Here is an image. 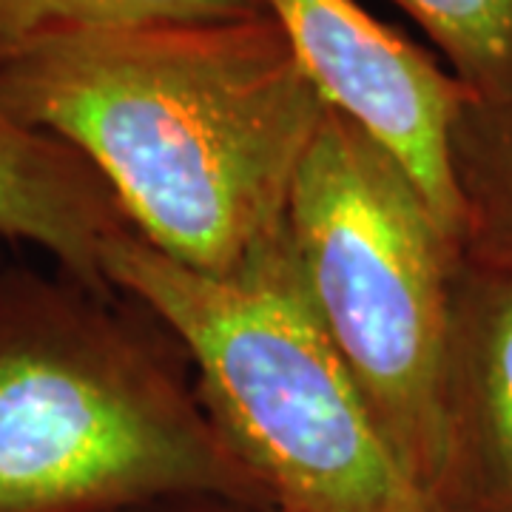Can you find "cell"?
Wrapping results in <instances>:
<instances>
[{"instance_id":"obj_1","label":"cell","mask_w":512,"mask_h":512,"mask_svg":"<svg viewBox=\"0 0 512 512\" xmlns=\"http://www.w3.org/2000/svg\"><path fill=\"white\" fill-rule=\"evenodd\" d=\"M0 100L97 168L134 234L211 276L285 237L330 109L268 12L40 37L0 57Z\"/></svg>"},{"instance_id":"obj_2","label":"cell","mask_w":512,"mask_h":512,"mask_svg":"<svg viewBox=\"0 0 512 512\" xmlns=\"http://www.w3.org/2000/svg\"><path fill=\"white\" fill-rule=\"evenodd\" d=\"M0 268V512H131L268 495L205 404L114 302Z\"/></svg>"},{"instance_id":"obj_3","label":"cell","mask_w":512,"mask_h":512,"mask_svg":"<svg viewBox=\"0 0 512 512\" xmlns=\"http://www.w3.org/2000/svg\"><path fill=\"white\" fill-rule=\"evenodd\" d=\"M103 274L194 362L197 396L268 512H441L330 345L288 228L228 276L180 265L126 228L106 242Z\"/></svg>"},{"instance_id":"obj_4","label":"cell","mask_w":512,"mask_h":512,"mask_svg":"<svg viewBox=\"0 0 512 512\" xmlns=\"http://www.w3.org/2000/svg\"><path fill=\"white\" fill-rule=\"evenodd\" d=\"M288 248L396 456L444 510V362L461 245L396 160L328 109L293 180Z\"/></svg>"},{"instance_id":"obj_5","label":"cell","mask_w":512,"mask_h":512,"mask_svg":"<svg viewBox=\"0 0 512 512\" xmlns=\"http://www.w3.org/2000/svg\"><path fill=\"white\" fill-rule=\"evenodd\" d=\"M447 512H512V268L461 256L444 362Z\"/></svg>"},{"instance_id":"obj_6","label":"cell","mask_w":512,"mask_h":512,"mask_svg":"<svg viewBox=\"0 0 512 512\" xmlns=\"http://www.w3.org/2000/svg\"><path fill=\"white\" fill-rule=\"evenodd\" d=\"M126 228V214L97 168L0 100V237L46 251L60 274L89 291L120 296L103 274V248Z\"/></svg>"},{"instance_id":"obj_7","label":"cell","mask_w":512,"mask_h":512,"mask_svg":"<svg viewBox=\"0 0 512 512\" xmlns=\"http://www.w3.org/2000/svg\"><path fill=\"white\" fill-rule=\"evenodd\" d=\"M453 171L464 202L461 256L512 268V97L467 100L453 131Z\"/></svg>"},{"instance_id":"obj_8","label":"cell","mask_w":512,"mask_h":512,"mask_svg":"<svg viewBox=\"0 0 512 512\" xmlns=\"http://www.w3.org/2000/svg\"><path fill=\"white\" fill-rule=\"evenodd\" d=\"M262 12H268L262 0H0V57L63 32L254 18Z\"/></svg>"},{"instance_id":"obj_9","label":"cell","mask_w":512,"mask_h":512,"mask_svg":"<svg viewBox=\"0 0 512 512\" xmlns=\"http://www.w3.org/2000/svg\"><path fill=\"white\" fill-rule=\"evenodd\" d=\"M436 43L473 100L512 97V0H390Z\"/></svg>"},{"instance_id":"obj_10","label":"cell","mask_w":512,"mask_h":512,"mask_svg":"<svg viewBox=\"0 0 512 512\" xmlns=\"http://www.w3.org/2000/svg\"><path fill=\"white\" fill-rule=\"evenodd\" d=\"M131 512H256L248 507H239L231 501H217V498H174V501H160L148 504Z\"/></svg>"}]
</instances>
